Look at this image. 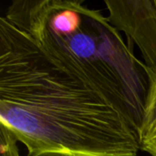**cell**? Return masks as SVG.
Returning a JSON list of instances; mask_svg holds the SVG:
<instances>
[{
	"label": "cell",
	"mask_w": 156,
	"mask_h": 156,
	"mask_svg": "<svg viewBox=\"0 0 156 156\" xmlns=\"http://www.w3.org/2000/svg\"><path fill=\"white\" fill-rule=\"evenodd\" d=\"M154 2H155V5H156V0H154Z\"/></svg>",
	"instance_id": "obj_7"
},
{
	"label": "cell",
	"mask_w": 156,
	"mask_h": 156,
	"mask_svg": "<svg viewBox=\"0 0 156 156\" xmlns=\"http://www.w3.org/2000/svg\"><path fill=\"white\" fill-rule=\"evenodd\" d=\"M0 125L27 156H136L138 133L97 91L0 17Z\"/></svg>",
	"instance_id": "obj_1"
},
{
	"label": "cell",
	"mask_w": 156,
	"mask_h": 156,
	"mask_svg": "<svg viewBox=\"0 0 156 156\" xmlns=\"http://www.w3.org/2000/svg\"><path fill=\"white\" fill-rule=\"evenodd\" d=\"M17 141L2 125H0V156H20Z\"/></svg>",
	"instance_id": "obj_5"
},
{
	"label": "cell",
	"mask_w": 156,
	"mask_h": 156,
	"mask_svg": "<svg viewBox=\"0 0 156 156\" xmlns=\"http://www.w3.org/2000/svg\"><path fill=\"white\" fill-rule=\"evenodd\" d=\"M141 149L152 156H156V138L144 143L141 146Z\"/></svg>",
	"instance_id": "obj_6"
},
{
	"label": "cell",
	"mask_w": 156,
	"mask_h": 156,
	"mask_svg": "<svg viewBox=\"0 0 156 156\" xmlns=\"http://www.w3.org/2000/svg\"><path fill=\"white\" fill-rule=\"evenodd\" d=\"M150 88L146 100L142 125L138 132L141 146L144 143L156 138V75L148 70Z\"/></svg>",
	"instance_id": "obj_4"
},
{
	"label": "cell",
	"mask_w": 156,
	"mask_h": 156,
	"mask_svg": "<svg viewBox=\"0 0 156 156\" xmlns=\"http://www.w3.org/2000/svg\"><path fill=\"white\" fill-rule=\"evenodd\" d=\"M110 24L123 31L128 47L136 44L148 70L156 75V5L154 0H106Z\"/></svg>",
	"instance_id": "obj_3"
},
{
	"label": "cell",
	"mask_w": 156,
	"mask_h": 156,
	"mask_svg": "<svg viewBox=\"0 0 156 156\" xmlns=\"http://www.w3.org/2000/svg\"><path fill=\"white\" fill-rule=\"evenodd\" d=\"M5 17L54 63L102 96L138 133L150 88L148 69L107 16L83 1L16 0Z\"/></svg>",
	"instance_id": "obj_2"
}]
</instances>
